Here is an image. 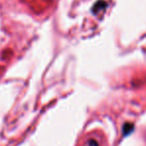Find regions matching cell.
I'll list each match as a JSON object with an SVG mask.
<instances>
[{"label": "cell", "mask_w": 146, "mask_h": 146, "mask_svg": "<svg viewBox=\"0 0 146 146\" xmlns=\"http://www.w3.org/2000/svg\"><path fill=\"white\" fill-rule=\"evenodd\" d=\"M106 2H104V0H100V1H98L94 5V7H92V12L96 14V13H98V12H100V10L106 9Z\"/></svg>", "instance_id": "6da1fadb"}, {"label": "cell", "mask_w": 146, "mask_h": 146, "mask_svg": "<svg viewBox=\"0 0 146 146\" xmlns=\"http://www.w3.org/2000/svg\"><path fill=\"white\" fill-rule=\"evenodd\" d=\"M133 129H134V125L132 124V123H125L124 125H123L122 127V134L123 136H127V135L131 134L133 131Z\"/></svg>", "instance_id": "7a4b0ae2"}, {"label": "cell", "mask_w": 146, "mask_h": 146, "mask_svg": "<svg viewBox=\"0 0 146 146\" xmlns=\"http://www.w3.org/2000/svg\"><path fill=\"white\" fill-rule=\"evenodd\" d=\"M88 146H98V143L96 140H94V139H90L88 141Z\"/></svg>", "instance_id": "3957f363"}]
</instances>
